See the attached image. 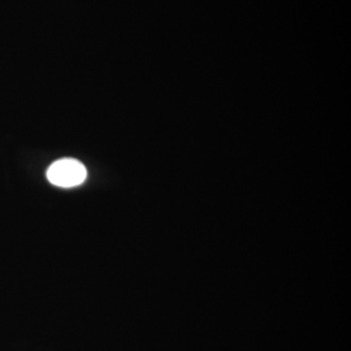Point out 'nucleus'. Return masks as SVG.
<instances>
[{"label":"nucleus","mask_w":351,"mask_h":351,"mask_svg":"<svg viewBox=\"0 0 351 351\" xmlns=\"http://www.w3.org/2000/svg\"><path fill=\"white\" fill-rule=\"evenodd\" d=\"M86 177L85 165L75 159H60L51 164L47 171L49 181L59 188H75L85 182Z\"/></svg>","instance_id":"f257e3e1"}]
</instances>
